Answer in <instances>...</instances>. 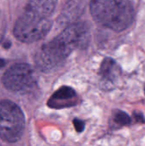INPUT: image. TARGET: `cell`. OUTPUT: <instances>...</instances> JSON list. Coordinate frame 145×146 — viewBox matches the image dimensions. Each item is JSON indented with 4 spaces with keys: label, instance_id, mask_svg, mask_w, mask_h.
<instances>
[{
    "label": "cell",
    "instance_id": "obj_1",
    "mask_svg": "<svg viewBox=\"0 0 145 146\" xmlns=\"http://www.w3.org/2000/svg\"><path fill=\"white\" fill-rule=\"evenodd\" d=\"M90 29L84 22L68 25L56 38L43 44L34 56L36 66L42 71H50L62 64L78 49L85 48L90 41Z\"/></svg>",
    "mask_w": 145,
    "mask_h": 146
},
{
    "label": "cell",
    "instance_id": "obj_2",
    "mask_svg": "<svg viewBox=\"0 0 145 146\" xmlns=\"http://www.w3.org/2000/svg\"><path fill=\"white\" fill-rule=\"evenodd\" d=\"M90 9L96 22L116 32L126 30L134 21L132 0H91Z\"/></svg>",
    "mask_w": 145,
    "mask_h": 146
},
{
    "label": "cell",
    "instance_id": "obj_3",
    "mask_svg": "<svg viewBox=\"0 0 145 146\" xmlns=\"http://www.w3.org/2000/svg\"><path fill=\"white\" fill-rule=\"evenodd\" d=\"M52 27L50 17L39 14L25 7L14 27L15 38L24 43H34L41 40Z\"/></svg>",
    "mask_w": 145,
    "mask_h": 146
},
{
    "label": "cell",
    "instance_id": "obj_4",
    "mask_svg": "<svg viewBox=\"0 0 145 146\" xmlns=\"http://www.w3.org/2000/svg\"><path fill=\"white\" fill-rule=\"evenodd\" d=\"M26 120L21 109L14 102L0 101V138L14 144L19 141L25 130Z\"/></svg>",
    "mask_w": 145,
    "mask_h": 146
},
{
    "label": "cell",
    "instance_id": "obj_5",
    "mask_svg": "<svg viewBox=\"0 0 145 146\" xmlns=\"http://www.w3.org/2000/svg\"><path fill=\"white\" fill-rule=\"evenodd\" d=\"M3 86L12 92H26L35 84V73L27 63H17L11 66L3 75Z\"/></svg>",
    "mask_w": 145,
    "mask_h": 146
},
{
    "label": "cell",
    "instance_id": "obj_6",
    "mask_svg": "<svg viewBox=\"0 0 145 146\" xmlns=\"http://www.w3.org/2000/svg\"><path fill=\"white\" fill-rule=\"evenodd\" d=\"M78 96L76 92L67 86L57 89L48 100V106L51 109H65L76 105Z\"/></svg>",
    "mask_w": 145,
    "mask_h": 146
},
{
    "label": "cell",
    "instance_id": "obj_7",
    "mask_svg": "<svg viewBox=\"0 0 145 146\" xmlns=\"http://www.w3.org/2000/svg\"><path fill=\"white\" fill-rule=\"evenodd\" d=\"M121 74V67L114 59L110 57L104 58L99 69V74L104 84L115 85L119 80Z\"/></svg>",
    "mask_w": 145,
    "mask_h": 146
},
{
    "label": "cell",
    "instance_id": "obj_8",
    "mask_svg": "<svg viewBox=\"0 0 145 146\" xmlns=\"http://www.w3.org/2000/svg\"><path fill=\"white\" fill-rule=\"evenodd\" d=\"M56 3L57 0H29L26 8L51 17L55 11Z\"/></svg>",
    "mask_w": 145,
    "mask_h": 146
},
{
    "label": "cell",
    "instance_id": "obj_9",
    "mask_svg": "<svg viewBox=\"0 0 145 146\" xmlns=\"http://www.w3.org/2000/svg\"><path fill=\"white\" fill-rule=\"evenodd\" d=\"M113 121L115 122V124H116L117 126L120 127H123V126H128L132 123V119L131 117L125 113L124 111L121 110H115L113 113Z\"/></svg>",
    "mask_w": 145,
    "mask_h": 146
},
{
    "label": "cell",
    "instance_id": "obj_10",
    "mask_svg": "<svg viewBox=\"0 0 145 146\" xmlns=\"http://www.w3.org/2000/svg\"><path fill=\"white\" fill-rule=\"evenodd\" d=\"M6 19L4 17V15H3L2 12H0V44L4 37V33L6 31Z\"/></svg>",
    "mask_w": 145,
    "mask_h": 146
},
{
    "label": "cell",
    "instance_id": "obj_11",
    "mask_svg": "<svg viewBox=\"0 0 145 146\" xmlns=\"http://www.w3.org/2000/svg\"><path fill=\"white\" fill-rule=\"evenodd\" d=\"M73 123L75 130L78 133H81V132L84 131V129H85V122L83 121H81L79 119H74Z\"/></svg>",
    "mask_w": 145,
    "mask_h": 146
},
{
    "label": "cell",
    "instance_id": "obj_12",
    "mask_svg": "<svg viewBox=\"0 0 145 146\" xmlns=\"http://www.w3.org/2000/svg\"><path fill=\"white\" fill-rule=\"evenodd\" d=\"M133 115H134V118L136 119L137 121L142 122V123H144L145 122L144 117L143 116V115H142L141 113H137V112H135V113H133Z\"/></svg>",
    "mask_w": 145,
    "mask_h": 146
},
{
    "label": "cell",
    "instance_id": "obj_13",
    "mask_svg": "<svg viewBox=\"0 0 145 146\" xmlns=\"http://www.w3.org/2000/svg\"><path fill=\"white\" fill-rule=\"evenodd\" d=\"M5 64H6L5 61H4L3 59H1V58H0V69H1L2 68H3V67L5 66Z\"/></svg>",
    "mask_w": 145,
    "mask_h": 146
},
{
    "label": "cell",
    "instance_id": "obj_14",
    "mask_svg": "<svg viewBox=\"0 0 145 146\" xmlns=\"http://www.w3.org/2000/svg\"><path fill=\"white\" fill-rule=\"evenodd\" d=\"M144 92H145V86H144Z\"/></svg>",
    "mask_w": 145,
    "mask_h": 146
}]
</instances>
